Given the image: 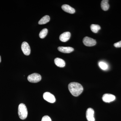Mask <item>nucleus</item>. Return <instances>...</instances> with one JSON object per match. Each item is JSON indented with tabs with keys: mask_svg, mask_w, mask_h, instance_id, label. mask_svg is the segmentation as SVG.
I'll return each mask as SVG.
<instances>
[{
	"mask_svg": "<svg viewBox=\"0 0 121 121\" xmlns=\"http://www.w3.org/2000/svg\"><path fill=\"white\" fill-rule=\"evenodd\" d=\"M68 89L72 95L78 97L82 93L83 87L80 83L76 82H72L68 86Z\"/></svg>",
	"mask_w": 121,
	"mask_h": 121,
	"instance_id": "nucleus-1",
	"label": "nucleus"
},
{
	"mask_svg": "<svg viewBox=\"0 0 121 121\" xmlns=\"http://www.w3.org/2000/svg\"><path fill=\"white\" fill-rule=\"evenodd\" d=\"M18 114L19 117L22 120L26 119L27 117L28 111L26 105L21 103L18 106Z\"/></svg>",
	"mask_w": 121,
	"mask_h": 121,
	"instance_id": "nucleus-2",
	"label": "nucleus"
},
{
	"mask_svg": "<svg viewBox=\"0 0 121 121\" xmlns=\"http://www.w3.org/2000/svg\"><path fill=\"white\" fill-rule=\"evenodd\" d=\"M27 79L29 82H30L37 83L41 80V76L39 74L34 73L29 75L27 77Z\"/></svg>",
	"mask_w": 121,
	"mask_h": 121,
	"instance_id": "nucleus-3",
	"label": "nucleus"
},
{
	"mask_svg": "<svg viewBox=\"0 0 121 121\" xmlns=\"http://www.w3.org/2000/svg\"><path fill=\"white\" fill-rule=\"evenodd\" d=\"M83 43L84 45L87 47H92L96 44V41L94 39L86 36L83 40Z\"/></svg>",
	"mask_w": 121,
	"mask_h": 121,
	"instance_id": "nucleus-4",
	"label": "nucleus"
},
{
	"mask_svg": "<svg viewBox=\"0 0 121 121\" xmlns=\"http://www.w3.org/2000/svg\"><path fill=\"white\" fill-rule=\"evenodd\" d=\"M44 99L50 103H54L56 101V98L54 95L49 92H45L43 94Z\"/></svg>",
	"mask_w": 121,
	"mask_h": 121,
	"instance_id": "nucleus-5",
	"label": "nucleus"
},
{
	"mask_svg": "<svg viewBox=\"0 0 121 121\" xmlns=\"http://www.w3.org/2000/svg\"><path fill=\"white\" fill-rule=\"evenodd\" d=\"M21 49L22 52L25 55L28 56L30 55L31 50L28 43L25 41L23 42L21 45Z\"/></svg>",
	"mask_w": 121,
	"mask_h": 121,
	"instance_id": "nucleus-6",
	"label": "nucleus"
},
{
	"mask_svg": "<svg viewBox=\"0 0 121 121\" xmlns=\"http://www.w3.org/2000/svg\"><path fill=\"white\" fill-rule=\"evenodd\" d=\"M94 111L91 108H89L86 111V117L88 121H95L94 117Z\"/></svg>",
	"mask_w": 121,
	"mask_h": 121,
	"instance_id": "nucleus-7",
	"label": "nucleus"
},
{
	"mask_svg": "<svg viewBox=\"0 0 121 121\" xmlns=\"http://www.w3.org/2000/svg\"><path fill=\"white\" fill-rule=\"evenodd\" d=\"M102 99L103 101L106 103H110L112 102L115 99V96L109 94H106L103 96Z\"/></svg>",
	"mask_w": 121,
	"mask_h": 121,
	"instance_id": "nucleus-8",
	"label": "nucleus"
},
{
	"mask_svg": "<svg viewBox=\"0 0 121 121\" xmlns=\"http://www.w3.org/2000/svg\"><path fill=\"white\" fill-rule=\"evenodd\" d=\"M70 36V33L69 32H66L60 35L59 39L62 42H66L69 40Z\"/></svg>",
	"mask_w": 121,
	"mask_h": 121,
	"instance_id": "nucleus-9",
	"label": "nucleus"
},
{
	"mask_svg": "<svg viewBox=\"0 0 121 121\" xmlns=\"http://www.w3.org/2000/svg\"><path fill=\"white\" fill-rule=\"evenodd\" d=\"M59 51L64 53H70L74 51V48L71 47H60L58 48Z\"/></svg>",
	"mask_w": 121,
	"mask_h": 121,
	"instance_id": "nucleus-10",
	"label": "nucleus"
},
{
	"mask_svg": "<svg viewBox=\"0 0 121 121\" xmlns=\"http://www.w3.org/2000/svg\"><path fill=\"white\" fill-rule=\"evenodd\" d=\"M62 9L64 11L71 14H73L75 13V11L74 9L70 7L68 5H63L62 6Z\"/></svg>",
	"mask_w": 121,
	"mask_h": 121,
	"instance_id": "nucleus-11",
	"label": "nucleus"
},
{
	"mask_svg": "<svg viewBox=\"0 0 121 121\" xmlns=\"http://www.w3.org/2000/svg\"><path fill=\"white\" fill-rule=\"evenodd\" d=\"M54 62L56 65L60 67H64L65 66V61L62 59L57 58L54 60Z\"/></svg>",
	"mask_w": 121,
	"mask_h": 121,
	"instance_id": "nucleus-12",
	"label": "nucleus"
},
{
	"mask_svg": "<svg viewBox=\"0 0 121 121\" xmlns=\"http://www.w3.org/2000/svg\"><path fill=\"white\" fill-rule=\"evenodd\" d=\"M109 1L107 0H103L101 3V7L103 10L104 11H107L109 8V5L108 4Z\"/></svg>",
	"mask_w": 121,
	"mask_h": 121,
	"instance_id": "nucleus-13",
	"label": "nucleus"
},
{
	"mask_svg": "<svg viewBox=\"0 0 121 121\" xmlns=\"http://www.w3.org/2000/svg\"><path fill=\"white\" fill-rule=\"evenodd\" d=\"M50 17L49 16L46 15L39 21V24L40 25L44 24L49 22L50 21Z\"/></svg>",
	"mask_w": 121,
	"mask_h": 121,
	"instance_id": "nucleus-14",
	"label": "nucleus"
},
{
	"mask_svg": "<svg viewBox=\"0 0 121 121\" xmlns=\"http://www.w3.org/2000/svg\"><path fill=\"white\" fill-rule=\"evenodd\" d=\"M91 29L93 32L97 33L101 29V27L98 25L92 24L91 26Z\"/></svg>",
	"mask_w": 121,
	"mask_h": 121,
	"instance_id": "nucleus-15",
	"label": "nucleus"
},
{
	"mask_svg": "<svg viewBox=\"0 0 121 121\" xmlns=\"http://www.w3.org/2000/svg\"><path fill=\"white\" fill-rule=\"evenodd\" d=\"M48 33V30L47 29L44 28L41 30L39 34V36L40 38L43 39L45 38L47 36Z\"/></svg>",
	"mask_w": 121,
	"mask_h": 121,
	"instance_id": "nucleus-16",
	"label": "nucleus"
},
{
	"mask_svg": "<svg viewBox=\"0 0 121 121\" xmlns=\"http://www.w3.org/2000/svg\"><path fill=\"white\" fill-rule=\"evenodd\" d=\"M99 67L102 70H106L108 69V65L106 63L103 62H99Z\"/></svg>",
	"mask_w": 121,
	"mask_h": 121,
	"instance_id": "nucleus-17",
	"label": "nucleus"
},
{
	"mask_svg": "<svg viewBox=\"0 0 121 121\" xmlns=\"http://www.w3.org/2000/svg\"><path fill=\"white\" fill-rule=\"evenodd\" d=\"M41 121H52V120L49 116L45 115L42 118Z\"/></svg>",
	"mask_w": 121,
	"mask_h": 121,
	"instance_id": "nucleus-18",
	"label": "nucleus"
},
{
	"mask_svg": "<svg viewBox=\"0 0 121 121\" xmlns=\"http://www.w3.org/2000/svg\"><path fill=\"white\" fill-rule=\"evenodd\" d=\"M114 45L116 48L121 47V41L117 42V43H115L114 44Z\"/></svg>",
	"mask_w": 121,
	"mask_h": 121,
	"instance_id": "nucleus-19",
	"label": "nucleus"
},
{
	"mask_svg": "<svg viewBox=\"0 0 121 121\" xmlns=\"http://www.w3.org/2000/svg\"><path fill=\"white\" fill-rule=\"evenodd\" d=\"M1 62V56H0V63Z\"/></svg>",
	"mask_w": 121,
	"mask_h": 121,
	"instance_id": "nucleus-20",
	"label": "nucleus"
}]
</instances>
